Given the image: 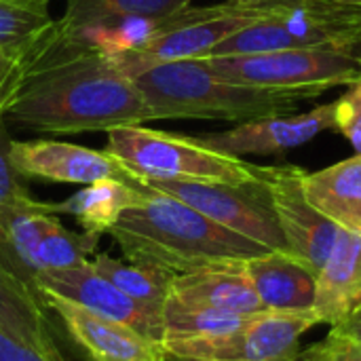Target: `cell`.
<instances>
[{
  "label": "cell",
  "instance_id": "4dcf8cb0",
  "mask_svg": "<svg viewBox=\"0 0 361 361\" xmlns=\"http://www.w3.org/2000/svg\"><path fill=\"white\" fill-rule=\"evenodd\" d=\"M0 361H53L27 345L25 341L17 338L13 332L0 328Z\"/></svg>",
  "mask_w": 361,
  "mask_h": 361
},
{
  "label": "cell",
  "instance_id": "5bb4252c",
  "mask_svg": "<svg viewBox=\"0 0 361 361\" xmlns=\"http://www.w3.org/2000/svg\"><path fill=\"white\" fill-rule=\"evenodd\" d=\"M15 169L25 180H42L57 184H93L106 178L135 180L112 154L106 150L87 148L59 140H27L11 146Z\"/></svg>",
  "mask_w": 361,
  "mask_h": 361
},
{
  "label": "cell",
  "instance_id": "9c48e42d",
  "mask_svg": "<svg viewBox=\"0 0 361 361\" xmlns=\"http://www.w3.org/2000/svg\"><path fill=\"white\" fill-rule=\"evenodd\" d=\"M319 326L313 311H262L235 332L165 338L169 360L300 361V336Z\"/></svg>",
  "mask_w": 361,
  "mask_h": 361
},
{
  "label": "cell",
  "instance_id": "ba28073f",
  "mask_svg": "<svg viewBox=\"0 0 361 361\" xmlns=\"http://www.w3.org/2000/svg\"><path fill=\"white\" fill-rule=\"evenodd\" d=\"M154 190L171 195L220 226L256 241L271 252H286V241L273 205L267 167L250 182H169L140 180ZM288 254V252H286Z\"/></svg>",
  "mask_w": 361,
  "mask_h": 361
},
{
  "label": "cell",
  "instance_id": "4316f807",
  "mask_svg": "<svg viewBox=\"0 0 361 361\" xmlns=\"http://www.w3.org/2000/svg\"><path fill=\"white\" fill-rule=\"evenodd\" d=\"M13 140L8 135L4 118H0V216L13 209H27V207H42L44 201H38L30 188L25 186V178L13 165L11 159Z\"/></svg>",
  "mask_w": 361,
  "mask_h": 361
},
{
  "label": "cell",
  "instance_id": "7c38bea8",
  "mask_svg": "<svg viewBox=\"0 0 361 361\" xmlns=\"http://www.w3.org/2000/svg\"><path fill=\"white\" fill-rule=\"evenodd\" d=\"M324 131H336V104H322L309 112L279 114L269 118H256L239 123L233 129L195 135V140L222 154H286L307 142L315 140Z\"/></svg>",
  "mask_w": 361,
  "mask_h": 361
},
{
  "label": "cell",
  "instance_id": "8d00e7d4",
  "mask_svg": "<svg viewBox=\"0 0 361 361\" xmlns=\"http://www.w3.org/2000/svg\"><path fill=\"white\" fill-rule=\"evenodd\" d=\"M176 361H203V360H176Z\"/></svg>",
  "mask_w": 361,
  "mask_h": 361
},
{
  "label": "cell",
  "instance_id": "d6986e66",
  "mask_svg": "<svg viewBox=\"0 0 361 361\" xmlns=\"http://www.w3.org/2000/svg\"><path fill=\"white\" fill-rule=\"evenodd\" d=\"M300 182L319 214L338 228L361 233V154L313 173L302 171Z\"/></svg>",
  "mask_w": 361,
  "mask_h": 361
},
{
  "label": "cell",
  "instance_id": "7402d4cb",
  "mask_svg": "<svg viewBox=\"0 0 361 361\" xmlns=\"http://www.w3.org/2000/svg\"><path fill=\"white\" fill-rule=\"evenodd\" d=\"M192 0H66V11L57 19V38L82 27L114 23L127 17H169L190 6Z\"/></svg>",
  "mask_w": 361,
  "mask_h": 361
},
{
  "label": "cell",
  "instance_id": "d4e9b609",
  "mask_svg": "<svg viewBox=\"0 0 361 361\" xmlns=\"http://www.w3.org/2000/svg\"><path fill=\"white\" fill-rule=\"evenodd\" d=\"M250 317L252 315L192 307V305H182V302L167 298V302L163 307V328H165L163 341L165 338H195V336H214V334L235 332L243 324H247Z\"/></svg>",
  "mask_w": 361,
  "mask_h": 361
},
{
  "label": "cell",
  "instance_id": "ac0fdd59",
  "mask_svg": "<svg viewBox=\"0 0 361 361\" xmlns=\"http://www.w3.org/2000/svg\"><path fill=\"white\" fill-rule=\"evenodd\" d=\"M146 199V186L140 180L106 178L82 186L61 203H51V214L74 216L85 233L108 235L118 218Z\"/></svg>",
  "mask_w": 361,
  "mask_h": 361
},
{
  "label": "cell",
  "instance_id": "277c9868",
  "mask_svg": "<svg viewBox=\"0 0 361 361\" xmlns=\"http://www.w3.org/2000/svg\"><path fill=\"white\" fill-rule=\"evenodd\" d=\"M106 152L112 154L135 180L169 182H250L262 167L239 157L201 146L195 135H178L127 125L108 129Z\"/></svg>",
  "mask_w": 361,
  "mask_h": 361
},
{
  "label": "cell",
  "instance_id": "3957f363",
  "mask_svg": "<svg viewBox=\"0 0 361 361\" xmlns=\"http://www.w3.org/2000/svg\"><path fill=\"white\" fill-rule=\"evenodd\" d=\"M150 121H226L247 123L279 114H294L313 91H277L239 85L216 76L203 59L157 63L133 76Z\"/></svg>",
  "mask_w": 361,
  "mask_h": 361
},
{
  "label": "cell",
  "instance_id": "cb8c5ba5",
  "mask_svg": "<svg viewBox=\"0 0 361 361\" xmlns=\"http://www.w3.org/2000/svg\"><path fill=\"white\" fill-rule=\"evenodd\" d=\"M57 21L49 8L0 0V49L40 55L55 38Z\"/></svg>",
  "mask_w": 361,
  "mask_h": 361
},
{
  "label": "cell",
  "instance_id": "52a82bcc",
  "mask_svg": "<svg viewBox=\"0 0 361 361\" xmlns=\"http://www.w3.org/2000/svg\"><path fill=\"white\" fill-rule=\"evenodd\" d=\"M271 11L269 2L243 4L228 0L214 6H186L171 15L165 27L140 51L114 55L118 68L133 78L137 72L157 63L201 59L212 51L241 32L243 27L264 19Z\"/></svg>",
  "mask_w": 361,
  "mask_h": 361
},
{
  "label": "cell",
  "instance_id": "4fadbf2b",
  "mask_svg": "<svg viewBox=\"0 0 361 361\" xmlns=\"http://www.w3.org/2000/svg\"><path fill=\"white\" fill-rule=\"evenodd\" d=\"M47 311L57 315L87 361H167L163 341L148 338L123 324L99 317L55 294H40Z\"/></svg>",
  "mask_w": 361,
  "mask_h": 361
},
{
  "label": "cell",
  "instance_id": "9a60e30c",
  "mask_svg": "<svg viewBox=\"0 0 361 361\" xmlns=\"http://www.w3.org/2000/svg\"><path fill=\"white\" fill-rule=\"evenodd\" d=\"M361 309V233L338 228L336 241L315 277L313 313L338 328Z\"/></svg>",
  "mask_w": 361,
  "mask_h": 361
},
{
  "label": "cell",
  "instance_id": "83f0119b",
  "mask_svg": "<svg viewBox=\"0 0 361 361\" xmlns=\"http://www.w3.org/2000/svg\"><path fill=\"white\" fill-rule=\"evenodd\" d=\"M36 59L38 55L32 53H15L0 49V118H4L13 108L25 82V76Z\"/></svg>",
  "mask_w": 361,
  "mask_h": 361
},
{
  "label": "cell",
  "instance_id": "30bf717a",
  "mask_svg": "<svg viewBox=\"0 0 361 361\" xmlns=\"http://www.w3.org/2000/svg\"><path fill=\"white\" fill-rule=\"evenodd\" d=\"M34 286L38 300L40 294H55L99 317L123 324L148 338L163 341L165 336L163 311L127 296L108 277H104L91 260L74 269L42 271L36 275Z\"/></svg>",
  "mask_w": 361,
  "mask_h": 361
},
{
  "label": "cell",
  "instance_id": "f1b7e54d",
  "mask_svg": "<svg viewBox=\"0 0 361 361\" xmlns=\"http://www.w3.org/2000/svg\"><path fill=\"white\" fill-rule=\"evenodd\" d=\"M334 104H336V131L343 137H347L355 154H361V80L349 85V89Z\"/></svg>",
  "mask_w": 361,
  "mask_h": 361
},
{
  "label": "cell",
  "instance_id": "8992f818",
  "mask_svg": "<svg viewBox=\"0 0 361 361\" xmlns=\"http://www.w3.org/2000/svg\"><path fill=\"white\" fill-rule=\"evenodd\" d=\"M220 78L258 89L324 93L361 80V47H311L201 57Z\"/></svg>",
  "mask_w": 361,
  "mask_h": 361
},
{
  "label": "cell",
  "instance_id": "f546056e",
  "mask_svg": "<svg viewBox=\"0 0 361 361\" xmlns=\"http://www.w3.org/2000/svg\"><path fill=\"white\" fill-rule=\"evenodd\" d=\"M307 351H311L317 360L322 361H361L360 343H355L353 338H349L332 328L322 343L309 347Z\"/></svg>",
  "mask_w": 361,
  "mask_h": 361
},
{
  "label": "cell",
  "instance_id": "44dd1931",
  "mask_svg": "<svg viewBox=\"0 0 361 361\" xmlns=\"http://www.w3.org/2000/svg\"><path fill=\"white\" fill-rule=\"evenodd\" d=\"M53 216L55 214H51V203H44L42 207L13 209L0 216V262L34 296V281L38 275L34 264V250Z\"/></svg>",
  "mask_w": 361,
  "mask_h": 361
},
{
  "label": "cell",
  "instance_id": "6da1fadb",
  "mask_svg": "<svg viewBox=\"0 0 361 361\" xmlns=\"http://www.w3.org/2000/svg\"><path fill=\"white\" fill-rule=\"evenodd\" d=\"M6 116L42 133L108 131L150 121L140 89L114 55L55 38L32 63Z\"/></svg>",
  "mask_w": 361,
  "mask_h": 361
},
{
  "label": "cell",
  "instance_id": "484cf974",
  "mask_svg": "<svg viewBox=\"0 0 361 361\" xmlns=\"http://www.w3.org/2000/svg\"><path fill=\"white\" fill-rule=\"evenodd\" d=\"M99 243L97 235L91 233H74L68 231L57 216L44 228L36 250H34V264L36 271H59V269H74L89 262L91 254H95Z\"/></svg>",
  "mask_w": 361,
  "mask_h": 361
},
{
  "label": "cell",
  "instance_id": "ffe728a7",
  "mask_svg": "<svg viewBox=\"0 0 361 361\" xmlns=\"http://www.w3.org/2000/svg\"><path fill=\"white\" fill-rule=\"evenodd\" d=\"M0 328L13 332L53 361H68L59 347V334L40 300L0 262Z\"/></svg>",
  "mask_w": 361,
  "mask_h": 361
},
{
  "label": "cell",
  "instance_id": "5b68a950",
  "mask_svg": "<svg viewBox=\"0 0 361 361\" xmlns=\"http://www.w3.org/2000/svg\"><path fill=\"white\" fill-rule=\"evenodd\" d=\"M264 19L243 27L212 55H250L311 47H361V6L336 0H264ZM207 55V57H212Z\"/></svg>",
  "mask_w": 361,
  "mask_h": 361
},
{
  "label": "cell",
  "instance_id": "74e56055",
  "mask_svg": "<svg viewBox=\"0 0 361 361\" xmlns=\"http://www.w3.org/2000/svg\"><path fill=\"white\" fill-rule=\"evenodd\" d=\"M360 345H361V343H360Z\"/></svg>",
  "mask_w": 361,
  "mask_h": 361
},
{
  "label": "cell",
  "instance_id": "2e32d148",
  "mask_svg": "<svg viewBox=\"0 0 361 361\" xmlns=\"http://www.w3.org/2000/svg\"><path fill=\"white\" fill-rule=\"evenodd\" d=\"M243 273L267 311H313L315 275L286 252L243 262Z\"/></svg>",
  "mask_w": 361,
  "mask_h": 361
},
{
  "label": "cell",
  "instance_id": "1f68e13d",
  "mask_svg": "<svg viewBox=\"0 0 361 361\" xmlns=\"http://www.w3.org/2000/svg\"><path fill=\"white\" fill-rule=\"evenodd\" d=\"M332 330H336V332H341V334L353 338L355 343H361V309L349 319V322H347V324H343V326H338V328H332Z\"/></svg>",
  "mask_w": 361,
  "mask_h": 361
},
{
  "label": "cell",
  "instance_id": "836d02e7",
  "mask_svg": "<svg viewBox=\"0 0 361 361\" xmlns=\"http://www.w3.org/2000/svg\"><path fill=\"white\" fill-rule=\"evenodd\" d=\"M300 361H322V360H317L311 351H305V353H300Z\"/></svg>",
  "mask_w": 361,
  "mask_h": 361
},
{
  "label": "cell",
  "instance_id": "e575fe53",
  "mask_svg": "<svg viewBox=\"0 0 361 361\" xmlns=\"http://www.w3.org/2000/svg\"><path fill=\"white\" fill-rule=\"evenodd\" d=\"M235 2H243V4H260L264 0H235Z\"/></svg>",
  "mask_w": 361,
  "mask_h": 361
},
{
  "label": "cell",
  "instance_id": "d590c367",
  "mask_svg": "<svg viewBox=\"0 0 361 361\" xmlns=\"http://www.w3.org/2000/svg\"><path fill=\"white\" fill-rule=\"evenodd\" d=\"M336 2H345V4H357V6H361V0H336Z\"/></svg>",
  "mask_w": 361,
  "mask_h": 361
},
{
  "label": "cell",
  "instance_id": "e0dca14e",
  "mask_svg": "<svg viewBox=\"0 0 361 361\" xmlns=\"http://www.w3.org/2000/svg\"><path fill=\"white\" fill-rule=\"evenodd\" d=\"M169 298L182 305L254 315L267 311L258 300L252 283L243 273V264L199 269L173 275Z\"/></svg>",
  "mask_w": 361,
  "mask_h": 361
},
{
  "label": "cell",
  "instance_id": "8fae6325",
  "mask_svg": "<svg viewBox=\"0 0 361 361\" xmlns=\"http://www.w3.org/2000/svg\"><path fill=\"white\" fill-rule=\"evenodd\" d=\"M300 178L302 169L296 165L267 167L286 252L317 277L336 241L338 226L309 203Z\"/></svg>",
  "mask_w": 361,
  "mask_h": 361
},
{
  "label": "cell",
  "instance_id": "d6a6232c",
  "mask_svg": "<svg viewBox=\"0 0 361 361\" xmlns=\"http://www.w3.org/2000/svg\"><path fill=\"white\" fill-rule=\"evenodd\" d=\"M8 2H17V4H25V6H38V8H49L51 0H8Z\"/></svg>",
  "mask_w": 361,
  "mask_h": 361
},
{
  "label": "cell",
  "instance_id": "7a4b0ae2",
  "mask_svg": "<svg viewBox=\"0 0 361 361\" xmlns=\"http://www.w3.org/2000/svg\"><path fill=\"white\" fill-rule=\"evenodd\" d=\"M146 186V199L127 209L110 228L123 258L173 275L235 267L271 250L209 220L188 203Z\"/></svg>",
  "mask_w": 361,
  "mask_h": 361
},
{
  "label": "cell",
  "instance_id": "603a6c76",
  "mask_svg": "<svg viewBox=\"0 0 361 361\" xmlns=\"http://www.w3.org/2000/svg\"><path fill=\"white\" fill-rule=\"evenodd\" d=\"M91 262L104 277H108L127 296L163 311L173 281L171 271L152 264H137V262L112 258L110 254H95Z\"/></svg>",
  "mask_w": 361,
  "mask_h": 361
}]
</instances>
